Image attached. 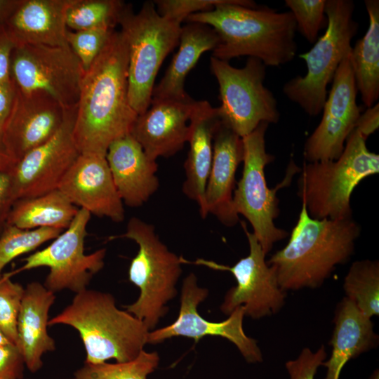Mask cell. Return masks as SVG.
<instances>
[{
  "label": "cell",
  "mask_w": 379,
  "mask_h": 379,
  "mask_svg": "<svg viewBox=\"0 0 379 379\" xmlns=\"http://www.w3.org/2000/svg\"><path fill=\"white\" fill-rule=\"evenodd\" d=\"M128 65L125 39L114 30L82 79L73 130L80 154L106 156L112 142L130 134L138 114L128 99Z\"/></svg>",
  "instance_id": "6da1fadb"
},
{
  "label": "cell",
  "mask_w": 379,
  "mask_h": 379,
  "mask_svg": "<svg viewBox=\"0 0 379 379\" xmlns=\"http://www.w3.org/2000/svg\"><path fill=\"white\" fill-rule=\"evenodd\" d=\"M185 21L208 25L216 32L220 42L212 57L221 60L248 56L259 59L266 67H278L292 61L297 53V27L291 11L258 7L250 0H226L211 11L190 15Z\"/></svg>",
  "instance_id": "7a4b0ae2"
},
{
  "label": "cell",
  "mask_w": 379,
  "mask_h": 379,
  "mask_svg": "<svg viewBox=\"0 0 379 379\" xmlns=\"http://www.w3.org/2000/svg\"><path fill=\"white\" fill-rule=\"evenodd\" d=\"M361 228L352 218L314 219L305 204L288 244L267 261L284 291L321 286L354 253Z\"/></svg>",
  "instance_id": "3957f363"
},
{
  "label": "cell",
  "mask_w": 379,
  "mask_h": 379,
  "mask_svg": "<svg viewBox=\"0 0 379 379\" xmlns=\"http://www.w3.org/2000/svg\"><path fill=\"white\" fill-rule=\"evenodd\" d=\"M65 324L75 328L86 350V363L136 358L147 344L149 329L140 319L116 306L114 296L96 290H83L48 326Z\"/></svg>",
  "instance_id": "277c9868"
},
{
  "label": "cell",
  "mask_w": 379,
  "mask_h": 379,
  "mask_svg": "<svg viewBox=\"0 0 379 379\" xmlns=\"http://www.w3.org/2000/svg\"><path fill=\"white\" fill-rule=\"evenodd\" d=\"M298 195L314 219L352 218L350 197L366 178L378 173L379 155L368 150L354 128L335 160L306 162L300 168Z\"/></svg>",
  "instance_id": "5b68a950"
},
{
  "label": "cell",
  "mask_w": 379,
  "mask_h": 379,
  "mask_svg": "<svg viewBox=\"0 0 379 379\" xmlns=\"http://www.w3.org/2000/svg\"><path fill=\"white\" fill-rule=\"evenodd\" d=\"M119 25L128 53V99L139 115L150 105L155 78L166 57L178 46L182 26L160 15L154 1L145 2L138 13L126 4Z\"/></svg>",
  "instance_id": "8992f818"
},
{
  "label": "cell",
  "mask_w": 379,
  "mask_h": 379,
  "mask_svg": "<svg viewBox=\"0 0 379 379\" xmlns=\"http://www.w3.org/2000/svg\"><path fill=\"white\" fill-rule=\"evenodd\" d=\"M117 238L133 240L138 246L129 266L128 279L140 289V295L135 302L124 307L151 331L166 314L167 303L177 294L181 257L160 241L152 225L136 217L130 218L124 234L111 237Z\"/></svg>",
  "instance_id": "52a82bcc"
},
{
  "label": "cell",
  "mask_w": 379,
  "mask_h": 379,
  "mask_svg": "<svg viewBox=\"0 0 379 379\" xmlns=\"http://www.w3.org/2000/svg\"><path fill=\"white\" fill-rule=\"evenodd\" d=\"M354 11L352 0L326 1V29L309 51L299 55L306 63L307 73L291 79L283 87L284 95L309 116L316 117L322 111L327 87L352 49L351 41L359 27Z\"/></svg>",
  "instance_id": "ba28073f"
},
{
  "label": "cell",
  "mask_w": 379,
  "mask_h": 379,
  "mask_svg": "<svg viewBox=\"0 0 379 379\" xmlns=\"http://www.w3.org/2000/svg\"><path fill=\"white\" fill-rule=\"evenodd\" d=\"M269 124L260 123L248 135L242 138L244 168L242 175L233 193L235 213L242 215L253 227L264 253L267 255L274 244L286 238L288 232L277 227L274 219L278 216V190L288 187L293 176L300 171L291 160L284 178L275 187H268L265 175V166L274 160L265 147V133Z\"/></svg>",
  "instance_id": "9c48e42d"
},
{
  "label": "cell",
  "mask_w": 379,
  "mask_h": 379,
  "mask_svg": "<svg viewBox=\"0 0 379 379\" xmlns=\"http://www.w3.org/2000/svg\"><path fill=\"white\" fill-rule=\"evenodd\" d=\"M211 69L219 86L220 121L237 135L243 138L262 122L279 121L277 100L264 85L266 66L261 60L249 57L244 67L237 68L211 56Z\"/></svg>",
  "instance_id": "30bf717a"
},
{
  "label": "cell",
  "mask_w": 379,
  "mask_h": 379,
  "mask_svg": "<svg viewBox=\"0 0 379 379\" xmlns=\"http://www.w3.org/2000/svg\"><path fill=\"white\" fill-rule=\"evenodd\" d=\"M10 68L18 90L45 93L65 109L77 105L85 70L69 46H15Z\"/></svg>",
  "instance_id": "8fae6325"
},
{
  "label": "cell",
  "mask_w": 379,
  "mask_h": 379,
  "mask_svg": "<svg viewBox=\"0 0 379 379\" xmlns=\"http://www.w3.org/2000/svg\"><path fill=\"white\" fill-rule=\"evenodd\" d=\"M91 215L79 208L69 226L47 247L25 258L24 265L15 273L48 267L50 271L44 285L51 291L68 289L77 293L86 289L93 276L103 267L106 254L105 248L84 253Z\"/></svg>",
  "instance_id": "7c38bea8"
},
{
  "label": "cell",
  "mask_w": 379,
  "mask_h": 379,
  "mask_svg": "<svg viewBox=\"0 0 379 379\" xmlns=\"http://www.w3.org/2000/svg\"><path fill=\"white\" fill-rule=\"evenodd\" d=\"M248 244L249 254L233 266H227L204 259L194 264L215 270L228 271L237 281L225 294L220 310L230 315L237 307L243 306L245 316L253 319L277 314L285 304L286 291L282 290L277 277L265 261L266 254L253 232L242 223Z\"/></svg>",
  "instance_id": "4fadbf2b"
},
{
  "label": "cell",
  "mask_w": 379,
  "mask_h": 379,
  "mask_svg": "<svg viewBox=\"0 0 379 379\" xmlns=\"http://www.w3.org/2000/svg\"><path fill=\"white\" fill-rule=\"evenodd\" d=\"M208 294V289L198 286L196 275L189 274L182 281L177 319L168 326L149 331L147 343L158 344L180 336L192 338L196 342L205 336H219L232 343L248 363L262 362V355L257 341L247 336L243 328L244 307H237L225 321H209L197 311L198 305Z\"/></svg>",
  "instance_id": "5bb4252c"
},
{
  "label": "cell",
  "mask_w": 379,
  "mask_h": 379,
  "mask_svg": "<svg viewBox=\"0 0 379 379\" xmlns=\"http://www.w3.org/2000/svg\"><path fill=\"white\" fill-rule=\"evenodd\" d=\"M76 110L77 105L66 108L64 121L55 135L26 153L10 168L15 201L58 189L80 154L73 134Z\"/></svg>",
  "instance_id": "9a60e30c"
},
{
  "label": "cell",
  "mask_w": 379,
  "mask_h": 379,
  "mask_svg": "<svg viewBox=\"0 0 379 379\" xmlns=\"http://www.w3.org/2000/svg\"><path fill=\"white\" fill-rule=\"evenodd\" d=\"M350 53L351 51L340 64L322 109L321 120L305 143L306 162L337 159L355 128L361 109L357 102L358 91Z\"/></svg>",
  "instance_id": "2e32d148"
},
{
  "label": "cell",
  "mask_w": 379,
  "mask_h": 379,
  "mask_svg": "<svg viewBox=\"0 0 379 379\" xmlns=\"http://www.w3.org/2000/svg\"><path fill=\"white\" fill-rule=\"evenodd\" d=\"M65 109L49 95L16 88L1 139L15 162L42 145L60 128Z\"/></svg>",
  "instance_id": "e0dca14e"
},
{
  "label": "cell",
  "mask_w": 379,
  "mask_h": 379,
  "mask_svg": "<svg viewBox=\"0 0 379 379\" xmlns=\"http://www.w3.org/2000/svg\"><path fill=\"white\" fill-rule=\"evenodd\" d=\"M76 206L115 222L124 220L123 201L115 187L106 156L81 153L58 187Z\"/></svg>",
  "instance_id": "ac0fdd59"
},
{
  "label": "cell",
  "mask_w": 379,
  "mask_h": 379,
  "mask_svg": "<svg viewBox=\"0 0 379 379\" xmlns=\"http://www.w3.org/2000/svg\"><path fill=\"white\" fill-rule=\"evenodd\" d=\"M196 101L190 96L182 100H152L147 109L138 115L130 134L150 159L173 156L188 141L187 121Z\"/></svg>",
  "instance_id": "d6986e66"
},
{
  "label": "cell",
  "mask_w": 379,
  "mask_h": 379,
  "mask_svg": "<svg viewBox=\"0 0 379 379\" xmlns=\"http://www.w3.org/2000/svg\"><path fill=\"white\" fill-rule=\"evenodd\" d=\"M213 160L205 190L207 215L213 214L223 225L232 227L239 221L233 207L235 174L243 161L242 138L221 121L213 135Z\"/></svg>",
  "instance_id": "ffe728a7"
},
{
  "label": "cell",
  "mask_w": 379,
  "mask_h": 379,
  "mask_svg": "<svg viewBox=\"0 0 379 379\" xmlns=\"http://www.w3.org/2000/svg\"><path fill=\"white\" fill-rule=\"evenodd\" d=\"M106 159L117 190L128 206H142L158 190L157 161L131 134L110 144Z\"/></svg>",
  "instance_id": "44dd1931"
},
{
  "label": "cell",
  "mask_w": 379,
  "mask_h": 379,
  "mask_svg": "<svg viewBox=\"0 0 379 379\" xmlns=\"http://www.w3.org/2000/svg\"><path fill=\"white\" fill-rule=\"evenodd\" d=\"M220 121L218 107L206 100L196 101L190 119V150L184 164L182 192L198 204L203 218L208 215L205 190L213 160V135Z\"/></svg>",
  "instance_id": "7402d4cb"
},
{
  "label": "cell",
  "mask_w": 379,
  "mask_h": 379,
  "mask_svg": "<svg viewBox=\"0 0 379 379\" xmlns=\"http://www.w3.org/2000/svg\"><path fill=\"white\" fill-rule=\"evenodd\" d=\"M67 3V0H22L4 25L15 46H68Z\"/></svg>",
  "instance_id": "603a6c76"
},
{
  "label": "cell",
  "mask_w": 379,
  "mask_h": 379,
  "mask_svg": "<svg viewBox=\"0 0 379 379\" xmlns=\"http://www.w3.org/2000/svg\"><path fill=\"white\" fill-rule=\"evenodd\" d=\"M55 300V293L39 282H31L25 288L18 319L16 345L32 373L43 366L44 353L55 349V340L47 330L49 310Z\"/></svg>",
  "instance_id": "cb8c5ba5"
},
{
  "label": "cell",
  "mask_w": 379,
  "mask_h": 379,
  "mask_svg": "<svg viewBox=\"0 0 379 379\" xmlns=\"http://www.w3.org/2000/svg\"><path fill=\"white\" fill-rule=\"evenodd\" d=\"M371 319L347 297L338 304L329 343L331 355L321 365L327 369L324 379H339L342 369L350 359L377 345L378 337L373 331Z\"/></svg>",
  "instance_id": "d4e9b609"
},
{
  "label": "cell",
  "mask_w": 379,
  "mask_h": 379,
  "mask_svg": "<svg viewBox=\"0 0 379 379\" xmlns=\"http://www.w3.org/2000/svg\"><path fill=\"white\" fill-rule=\"evenodd\" d=\"M220 42L216 32L201 23L188 22L182 27L179 48L163 78L154 86L152 100H182L190 96L185 91L187 74L206 51H213Z\"/></svg>",
  "instance_id": "484cf974"
},
{
  "label": "cell",
  "mask_w": 379,
  "mask_h": 379,
  "mask_svg": "<svg viewBox=\"0 0 379 379\" xmlns=\"http://www.w3.org/2000/svg\"><path fill=\"white\" fill-rule=\"evenodd\" d=\"M79 209L56 189L15 201L6 223L25 230L51 227L63 230L69 226Z\"/></svg>",
  "instance_id": "4316f807"
},
{
  "label": "cell",
  "mask_w": 379,
  "mask_h": 379,
  "mask_svg": "<svg viewBox=\"0 0 379 379\" xmlns=\"http://www.w3.org/2000/svg\"><path fill=\"white\" fill-rule=\"evenodd\" d=\"M369 24L366 33L351 49V63L357 91L364 105H374L379 98V1H364Z\"/></svg>",
  "instance_id": "83f0119b"
},
{
  "label": "cell",
  "mask_w": 379,
  "mask_h": 379,
  "mask_svg": "<svg viewBox=\"0 0 379 379\" xmlns=\"http://www.w3.org/2000/svg\"><path fill=\"white\" fill-rule=\"evenodd\" d=\"M347 298L359 311L371 318L379 314V262L363 260L354 262L343 283Z\"/></svg>",
  "instance_id": "f1b7e54d"
},
{
  "label": "cell",
  "mask_w": 379,
  "mask_h": 379,
  "mask_svg": "<svg viewBox=\"0 0 379 379\" xmlns=\"http://www.w3.org/2000/svg\"><path fill=\"white\" fill-rule=\"evenodd\" d=\"M125 5L120 0H67V26L73 31L98 27L114 29Z\"/></svg>",
  "instance_id": "f546056e"
},
{
  "label": "cell",
  "mask_w": 379,
  "mask_h": 379,
  "mask_svg": "<svg viewBox=\"0 0 379 379\" xmlns=\"http://www.w3.org/2000/svg\"><path fill=\"white\" fill-rule=\"evenodd\" d=\"M160 358L157 352L142 350L133 360L107 363L84 364L75 371L76 379H147L148 375L155 371Z\"/></svg>",
  "instance_id": "4dcf8cb0"
},
{
  "label": "cell",
  "mask_w": 379,
  "mask_h": 379,
  "mask_svg": "<svg viewBox=\"0 0 379 379\" xmlns=\"http://www.w3.org/2000/svg\"><path fill=\"white\" fill-rule=\"evenodd\" d=\"M62 231L51 227L25 230L6 224L0 237V277L4 268L13 259L54 239Z\"/></svg>",
  "instance_id": "1f68e13d"
},
{
  "label": "cell",
  "mask_w": 379,
  "mask_h": 379,
  "mask_svg": "<svg viewBox=\"0 0 379 379\" xmlns=\"http://www.w3.org/2000/svg\"><path fill=\"white\" fill-rule=\"evenodd\" d=\"M11 273L0 277V331L13 343L18 342V319L25 291L23 286L11 280Z\"/></svg>",
  "instance_id": "d6a6232c"
},
{
  "label": "cell",
  "mask_w": 379,
  "mask_h": 379,
  "mask_svg": "<svg viewBox=\"0 0 379 379\" xmlns=\"http://www.w3.org/2000/svg\"><path fill=\"white\" fill-rule=\"evenodd\" d=\"M326 0H286V6L294 17L297 31L312 44L320 29L327 26Z\"/></svg>",
  "instance_id": "836d02e7"
},
{
  "label": "cell",
  "mask_w": 379,
  "mask_h": 379,
  "mask_svg": "<svg viewBox=\"0 0 379 379\" xmlns=\"http://www.w3.org/2000/svg\"><path fill=\"white\" fill-rule=\"evenodd\" d=\"M114 30L109 27L68 30V46L80 61L85 72L102 51Z\"/></svg>",
  "instance_id": "e575fe53"
},
{
  "label": "cell",
  "mask_w": 379,
  "mask_h": 379,
  "mask_svg": "<svg viewBox=\"0 0 379 379\" xmlns=\"http://www.w3.org/2000/svg\"><path fill=\"white\" fill-rule=\"evenodd\" d=\"M226 0H157L154 1L158 13L182 23L190 15L213 10Z\"/></svg>",
  "instance_id": "d590c367"
},
{
  "label": "cell",
  "mask_w": 379,
  "mask_h": 379,
  "mask_svg": "<svg viewBox=\"0 0 379 379\" xmlns=\"http://www.w3.org/2000/svg\"><path fill=\"white\" fill-rule=\"evenodd\" d=\"M326 357L324 345L316 352H312L308 347L302 349L296 359L288 360L285 364L290 379H314L318 368Z\"/></svg>",
  "instance_id": "8d00e7d4"
},
{
  "label": "cell",
  "mask_w": 379,
  "mask_h": 379,
  "mask_svg": "<svg viewBox=\"0 0 379 379\" xmlns=\"http://www.w3.org/2000/svg\"><path fill=\"white\" fill-rule=\"evenodd\" d=\"M25 364L14 343L0 344V379H22Z\"/></svg>",
  "instance_id": "74e56055"
},
{
  "label": "cell",
  "mask_w": 379,
  "mask_h": 379,
  "mask_svg": "<svg viewBox=\"0 0 379 379\" xmlns=\"http://www.w3.org/2000/svg\"><path fill=\"white\" fill-rule=\"evenodd\" d=\"M15 44L4 25H0V84L13 81L11 74V55Z\"/></svg>",
  "instance_id": "f35d334b"
},
{
  "label": "cell",
  "mask_w": 379,
  "mask_h": 379,
  "mask_svg": "<svg viewBox=\"0 0 379 379\" xmlns=\"http://www.w3.org/2000/svg\"><path fill=\"white\" fill-rule=\"evenodd\" d=\"M9 170L0 172V223L6 222L11 209L15 201Z\"/></svg>",
  "instance_id": "ab89813d"
},
{
  "label": "cell",
  "mask_w": 379,
  "mask_h": 379,
  "mask_svg": "<svg viewBox=\"0 0 379 379\" xmlns=\"http://www.w3.org/2000/svg\"><path fill=\"white\" fill-rule=\"evenodd\" d=\"M379 126V105L375 103L362 114H360L355 128L360 133L362 137L366 138L373 133Z\"/></svg>",
  "instance_id": "60d3db41"
},
{
  "label": "cell",
  "mask_w": 379,
  "mask_h": 379,
  "mask_svg": "<svg viewBox=\"0 0 379 379\" xmlns=\"http://www.w3.org/2000/svg\"><path fill=\"white\" fill-rule=\"evenodd\" d=\"M13 81L0 84V138L15 95Z\"/></svg>",
  "instance_id": "b9f144b4"
},
{
  "label": "cell",
  "mask_w": 379,
  "mask_h": 379,
  "mask_svg": "<svg viewBox=\"0 0 379 379\" xmlns=\"http://www.w3.org/2000/svg\"><path fill=\"white\" fill-rule=\"evenodd\" d=\"M22 1V0H0V25H5Z\"/></svg>",
  "instance_id": "7bdbcfd3"
},
{
  "label": "cell",
  "mask_w": 379,
  "mask_h": 379,
  "mask_svg": "<svg viewBox=\"0 0 379 379\" xmlns=\"http://www.w3.org/2000/svg\"><path fill=\"white\" fill-rule=\"evenodd\" d=\"M15 161L0 138V172L9 170Z\"/></svg>",
  "instance_id": "ee69618b"
},
{
  "label": "cell",
  "mask_w": 379,
  "mask_h": 379,
  "mask_svg": "<svg viewBox=\"0 0 379 379\" xmlns=\"http://www.w3.org/2000/svg\"><path fill=\"white\" fill-rule=\"evenodd\" d=\"M8 343H11V342L0 331V344H5Z\"/></svg>",
  "instance_id": "f6af8a7d"
},
{
  "label": "cell",
  "mask_w": 379,
  "mask_h": 379,
  "mask_svg": "<svg viewBox=\"0 0 379 379\" xmlns=\"http://www.w3.org/2000/svg\"><path fill=\"white\" fill-rule=\"evenodd\" d=\"M369 379H379V371L378 369L375 370L373 372Z\"/></svg>",
  "instance_id": "bcb514c9"
},
{
  "label": "cell",
  "mask_w": 379,
  "mask_h": 379,
  "mask_svg": "<svg viewBox=\"0 0 379 379\" xmlns=\"http://www.w3.org/2000/svg\"><path fill=\"white\" fill-rule=\"evenodd\" d=\"M67 379H76V378H67Z\"/></svg>",
  "instance_id": "7dc6e473"
}]
</instances>
